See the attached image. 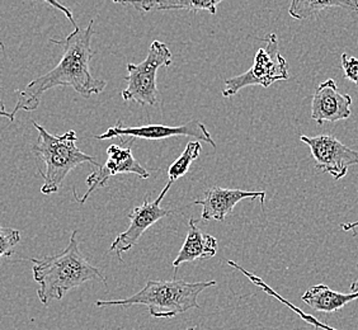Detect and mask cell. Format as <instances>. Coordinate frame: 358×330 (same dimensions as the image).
<instances>
[{
  "label": "cell",
  "mask_w": 358,
  "mask_h": 330,
  "mask_svg": "<svg viewBox=\"0 0 358 330\" xmlns=\"http://www.w3.org/2000/svg\"><path fill=\"white\" fill-rule=\"evenodd\" d=\"M94 36V21L85 28H76L64 40H50L62 46L64 52L60 62L54 69L28 82L23 89H18V99L10 112L14 122L20 110L32 112L38 108L41 98L48 90L56 87H71L84 98L102 93L107 82L98 79L90 73V60L94 56L92 50V37Z\"/></svg>",
  "instance_id": "cell-1"
},
{
  "label": "cell",
  "mask_w": 358,
  "mask_h": 330,
  "mask_svg": "<svg viewBox=\"0 0 358 330\" xmlns=\"http://www.w3.org/2000/svg\"><path fill=\"white\" fill-rule=\"evenodd\" d=\"M76 234V230L71 233L69 244L62 253L42 259H32L34 278L40 285L37 296L46 306L51 300H62L70 289H76L83 283L90 281L107 283L102 272L90 264L80 252Z\"/></svg>",
  "instance_id": "cell-2"
},
{
  "label": "cell",
  "mask_w": 358,
  "mask_h": 330,
  "mask_svg": "<svg viewBox=\"0 0 358 330\" xmlns=\"http://www.w3.org/2000/svg\"><path fill=\"white\" fill-rule=\"evenodd\" d=\"M216 286V281L186 282L183 280L154 281L150 280L138 294L122 300H99L98 308L104 306H148L152 317H174L188 310L200 309L197 299L201 292Z\"/></svg>",
  "instance_id": "cell-3"
},
{
  "label": "cell",
  "mask_w": 358,
  "mask_h": 330,
  "mask_svg": "<svg viewBox=\"0 0 358 330\" xmlns=\"http://www.w3.org/2000/svg\"><path fill=\"white\" fill-rule=\"evenodd\" d=\"M34 127L38 132V138L32 146V152H35L36 158L45 165V169H38L43 178L41 187L43 194L57 192L64 179L78 165L90 163L99 166L94 157L85 154L76 146L78 138L76 131L69 130L62 136H56L36 121H34Z\"/></svg>",
  "instance_id": "cell-4"
},
{
  "label": "cell",
  "mask_w": 358,
  "mask_h": 330,
  "mask_svg": "<svg viewBox=\"0 0 358 330\" xmlns=\"http://www.w3.org/2000/svg\"><path fill=\"white\" fill-rule=\"evenodd\" d=\"M263 41L266 46L257 51L253 66L241 76L227 79L222 96H235L243 88L252 85L268 88L273 82L289 80V64L280 52L277 35L269 34Z\"/></svg>",
  "instance_id": "cell-5"
},
{
  "label": "cell",
  "mask_w": 358,
  "mask_h": 330,
  "mask_svg": "<svg viewBox=\"0 0 358 330\" xmlns=\"http://www.w3.org/2000/svg\"><path fill=\"white\" fill-rule=\"evenodd\" d=\"M171 64L172 52L166 43L158 40L152 41L144 62L127 64V76L124 78L127 87L121 93L124 102L135 101L143 106H157V73L160 66L168 68Z\"/></svg>",
  "instance_id": "cell-6"
},
{
  "label": "cell",
  "mask_w": 358,
  "mask_h": 330,
  "mask_svg": "<svg viewBox=\"0 0 358 330\" xmlns=\"http://www.w3.org/2000/svg\"><path fill=\"white\" fill-rule=\"evenodd\" d=\"M176 136H187L194 138L203 143L211 145L216 149V143L207 130L206 124L197 120H193L180 126H166V124H146L138 127H126L122 121L108 130L96 135V140H108V138H121V143H126L124 138H143V140H164V138H176Z\"/></svg>",
  "instance_id": "cell-7"
},
{
  "label": "cell",
  "mask_w": 358,
  "mask_h": 330,
  "mask_svg": "<svg viewBox=\"0 0 358 330\" xmlns=\"http://www.w3.org/2000/svg\"><path fill=\"white\" fill-rule=\"evenodd\" d=\"M172 186V182H168L157 200L149 201L146 197L140 206H136L130 211V225L126 231L116 236V239L112 241L110 247V252H115L120 261H122V254L132 249L149 227H152L155 222L174 213L172 210H166L160 206L162 201L164 200L166 193Z\"/></svg>",
  "instance_id": "cell-8"
},
{
  "label": "cell",
  "mask_w": 358,
  "mask_h": 330,
  "mask_svg": "<svg viewBox=\"0 0 358 330\" xmlns=\"http://www.w3.org/2000/svg\"><path fill=\"white\" fill-rule=\"evenodd\" d=\"M300 140L310 148L315 168L331 174L336 180L345 178L352 165L358 164V152L331 135L305 136Z\"/></svg>",
  "instance_id": "cell-9"
},
{
  "label": "cell",
  "mask_w": 358,
  "mask_h": 330,
  "mask_svg": "<svg viewBox=\"0 0 358 330\" xmlns=\"http://www.w3.org/2000/svg\"><path fill=\"white\" fill-rule=\"evenodd\" d=\"M107 155H108V159H107L106 164L99 165L98 171L92 173L85 180L87 186H88V191L84 193L83 197H78L76 189H74V199L78 203H80V205L85 203L92 193L94 192L96 189L107 186L108 180L118 174H130L131 173L143 179H148L150 177V173L148 172L144 166L134 158L131 146L122 148L120 145H110V148L107 149Z\"/></svg>",
  "instance_id": "cell-10"
},
{
  "label": "cell",
  "mask_w": 358,
  "mask_h": 330,
  "mask_svg": "<svg viewBox=\"0 0 358 330\" xmlns=\"http://www.w3.org/2000/svg\"><path fill=\"white\" fill-rule=\"evenodd\" d=\"M352 96L338 90L333 79L320 82L313 96L311 118L317 124L337 122L351 116Z\"/></svg>",
  "instance_id": "cell-11"
},
{
  "label": "cell",
  "mask_w": 358,
  "mask_h": 330,
  "mask_svg": "<svg viewBox=\"0 0 358 330\" xmlns=\"http://www.w3.org/2000/svg\"><path fill=\"white\" fill-rule=\"evenodd\" d=\"M259 199L264 205L266 192H253L241 189H229L222 187H213L207 189L203 199L194 201L193 205L202 206V220L224 221L227 215L233 213L234 207L243 200H255Z\"/></svg>",
  "instance_id": "cell-12"
},
{
  "label": "cell",
  "mask_w": 358,
  "mask_h": 330,
  "mask_svg": "<svg viewBox=\"0 0 358 330\" xmlns=\"http://www.w3.org/2000/svg\"><path fill=\"white\" fill-rule=\"evenodd\" d=\"M217 244L219 243L215 236L203 234L197 225V220L191 219L188 222V234H187L186 241L180 248L177 258L173 261V267L176 269L174 277L177 275V269L182 264L215 257L217 252Z\"/></svg>",
  "instance_id": "cell-13"
},
{
  "label": "cell",
  "mask_w": 358,
  "mask_h": 330,
  "mask_svg": "<svg viewBox=\"0 0 358 330\" xmlns=\"http://www.w3.org/2000/svg\"><path fill=\"white\" fill-rule=\"evenodd\" d=\"M303 303H308L311 309L319 313H336L345 308L347 303L358 300V292L342 294L329 289L327 285H317L301 296Z\"/></svg>",
  "instance_id": "cell-14"
},
{
  "label": "cell",
  "mask_w": 358,
  "mask_h": 330,
  "mask_svg": "<svg viewBox=\"0 0 358 330\" xmlns=\"http://www.w3.org/2000/svg\"><path fill=\"white\" fill-rule=\"evenodd\" d=\"M222 0H146V1H118L122 6H131L140 13L152 10H188L197 13L207 10L216 14V8Z\"/></svg>",
  "instance_id": "cell-15"
},
{
  "label": "cell",
  "mask_w": 358,
  "mask_h": 330,
  "mask_svg": "<svg viewBox=\"0 0 358 330\" xmlns=\"http://www.w3.org/2000/svg\"><path fill=\"white\" fill-rule=\"evenodd\" d=\"M329 8H343L358 12L357 0H294L289 13L295 20H309Z\"/></svg>",
  "instance_id": "cell-16"
},
{
  "label": "cell",
  "mask_w": 358,
  "mask_h": 330,
  "mask_svg": "<svg viewBox=\"0 0 358 330\" xmlns=\"http://www.w3.org/2000/svg\"><path fill=\"white\" fill-rule=\"evenodd\" d=\"M227 264H229L230 267H233V268L236 269V271H239L241 273H243V275H245V277L248 278L250 282L253 283V285H255L258 289H262L263 292H266L267 295L275 297V300H278L280 303H282L283 305H286L289 309L292 310V311H295L299 317H301L303 320H305L306 323L313 325L315 329L337 330L334 329V328H331V327H329V325H327V324L319 322L317 317H313V315H310V314H306V313H303V310H300L299 308H296L294 303H289L286 299H283L282 296L278 295V294L275 292V289H272V287H269L268 285L264 282L262 278H259V277H258L257 275H255V273H250V272L247 271V269L243 268L241 264H238L236 261H227Z\"/></svg>",
  "instance_id": "cell-17"
},
{
  "label": "cell",
  "mask_w": 358,
  "mask_h": 330,
  "mask_svg": "<svg viewBox=\"0 0 358 330\" xmlns=\"http://www.w3.org/2000/svg\"><path fill=\"white\" fill-rule=\"evenodd\" d=\"M201 152H202V146H201L200 141L188 143L186 149L182 152V155L168 169L169 182L174 183L177 179L186 175L191 164L200 157Z\"/></svg>",
  "instance_id": "cell-18"
},
{
  "label": "cell",
  "mask_w": 358,
  "mask_h": 330,
  "mask_svg": "<svg viewBox=\"0 0 358 330\" xmlns=\"http://www.w3.org/2000/svg\"><path fill=\"white\" fill-rule=\"evenodd\" d=\"M21 241V231L0 225V263L14 254V248Z\"/></svg>",
  "instance_id": "cell-19"
},
{
  "label": "cell",
  "mask_w": 358,
  "mask_h": 330,
  "mask_svg": "<svg viewBox=\"0 0 358 330\" xmlns=\"http://www.w3.org/2000/svg\"><path fill=\"white\" fill-rule=\"evenodd\" d=\"M342 69L345 73V79H348L358 85V59L343 52L342 54Z\"/></svg>",
  "instance_id": "cell-20"
},
{
  "label": "cell",
  "mask_w": 358,
  "mask_h": 330,
  "mask_svg": "<svg viewBox=\"0 0 358 330\" xmlns=\"http://www.w3.org/2000/svg\"><path fill=\"white\" fill-rule=\"evenodd\" d=\"M48 3L50 4V6H52V7L60 9L62 13L65 14V15L68 17V20H69L70 23L74 26V28L79 27V26L76 24V22L74 21V15H73V13H71V10H70L69 8L64 7L62 4H60V3H56V1H50V0H48Z\"/></svg>",
  "instance_id": "cell-21"
},
{
  "label": "cell",
  "mask_w": 358,
  "mask_h": 330,
  "mask_svg": "<svg viewBox=\"0 0 358 330\" xmlns=\"http://www.w3.org/2000/svg\"><path fill=\"white\" fill-rule=\"evenodd\" d=\"M1 50H4V43H3V41H0V51H1ZM0 90H3L1 82H0ZM0 117H7L8 120H9V122H13L10 113L6 112V106H4L1 99H0Z\"/></svg>",
  "instance_id": "cell-22"
},
{
  "label": "cell",
  "mask_w": 358,
  "mask_h": 330,
  "mask_svg": "<svg viewBox=\"0 0 358 330\" xmlns=\"http://www.w3.org/2000/svg\"><path fill=\"white\" fill-rule=\"evenodd\" d=\"M356 227H358V221H356V222H348V224H341V229L343 231H351V230H355Z\"/></svg>",
  "instance_id": "cell-23"
},
{
  "label": "cell",
  "mask_w": 358,
  "mask_h": 330,
  "mask_svg": "<svg viewBox=\"0 0 358 330\" xmlns=\"http://www.w3.org/2000/svg\"><path fill=\"white\" fill-rule=\"evenodd\" d=\"M356 269L358 271V263L356 264ZM351 292H358V278L355 281V282H352L351 287Z\"/></svg>",
  "instance_id": "cell-24"
},
{
  "label": "cell",
  "mask_w": 358,
  "mask_h": 330,
  "mask_svg": "<svg viewBox=\"0 0 358 330\" xmlns=\"http://www.w3.org/2000/svg\"><path fill=\"white\" fill-rule=\"evenodd\" d=\"M196 329V327H191V328H188V329L186 330H194Z\"/></svg>",
  "instance_id": "cell-25"
}]
</instances>
